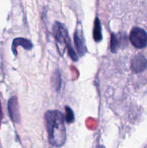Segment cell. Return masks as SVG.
Here are the masks:
<instances>
[{
  "mask_svg": "<svg viewBox=\"0 0 147 148\" xmlns=\"http://www.w3.org/2000/svg\"><path fill=\"white\" fill-rule=\"evenodd\" d=\"M93 37L96 42L101 41L102 39V28H101L100 21H99V19L98 17H97L95 20L93 30Z\"/></svg>",
  "mask_w": 147,
  "mask_h": 148,
  "instance_id": "9",
  "label": "cell"
},
{
  "mask_svg": "<svg viewBox=\"0 0 147 148\" xmlns=\"http://www.w3.org/2000/svg\"><path fill=\"white\" fill-rule=\"evenodd\" d=\"M2 116H3L2 109H1V103H0V125H1V120H2Z\"/></svg>",
  "mask_w": 147,
  "mask_h": 148,
  "instance_id": "12",
  "label": "cell"
},
{
  "mask_svg": "<svg viewBox=\"0 0 147 148\" xmlns=\"http://www.w3.org/2000/svg\"><path fill=\"white\" fill-rule=\"evenodd\" d=\"M7 108H8L9 115L11 119L14 122H18L20 121V116L17 97L14 96L9 100Z\"/></svg>",
  "mask_w": 147,
  "mask_h": 148,
  "instance_id": "5",
  "label": "cell"
},
{
  "mask_svg": "<svg viewBox=\"0 0 147 148\" xmlns=\"http://www.w3.org/2000/svg\"><path fill=\"white\" fill-rule=\"evenodd\" d=\"M130 40L137 49H143L147 45V33L140 27H134L130 33Z\"/></svg>",
  "mask_w": 147,
  "mask_h": 148,
  "instance_id": "3",
  "label": "cell"
},
{
  "mask_svg": "<svg viewBox=\"0 0 147 148\" xmlns=\"http://www.w3.org/2000/svg\"><path fill=\"white\" fill-rule=\"evenodd\" d=\"M147 67V60L143 55L138 54L131 59V69L135 73H139Z\"/></svg>",
  "mask_w": 147,
  "mask_h": 148,
  "instance_id": "4",
  "label": "cell"
},
{
  "mask_svg": "<svg viewBox=\"0 0 147 148\" xmlns=\"http://www.w3.org/2000/svg\"><path fill=\"white\" fill-rule=\"evenodd\" d=\"M53 36L56 38L57 43V48L61 55H63L64 53V50L68 49V53L69 56L71 58L72 60L77 61L78 56L75 53L74 49L71 46L70 39H69L68 31L64 25L59 22H56L53 25Z\"/></svg>",
  "mask_w": 147,
  "mask_h": 148,
  "instance_id": "2",
  "label": "cell"
},
{
  "mask_svg": "<svg viewBox=\"0 0 147 148\" xmlns=\"http://www.w3.org/2000/svg\"><path fill=\"white\" fill-rule=\"evenodd\" d=\"M51 81L52 84L55 87L56 90H59L61 88V77L59 71H56V72L53 73L51 77Z\"/></svg>",
  "mask_w": 147,
  "mask_h": 148,
  "instance_id": "10",
  "label": "cell"
},
{
  "mask_svg": "<svg viewBox=\"0 0 147 148\" xmlns=\"http://www.w3.org/2000/svg\"><path fill=\"white\" fill-rule=\"evenodd\" d=\"M45 121L50 144L57 147L63 146L66 140L63 114L59 111H48L45 114Z\"/></svg>",
  "mask_w": 147,
  "mask_h": 148,
  "instance_id": "1",
  "label": "cell"
},
{
  "mask_svg": "<svg viewBox=\"0 0 147 148\" xmlns=\"http://www.w3.org/2000/svg\"><path fill=\"white\" fill-rule=\"evenodd\" d=\"M125 39V37L122 35H116L115 33H112L110 40V49L112 52H117V51L120 49L121 45L122 44V41Z\"/></svg>",
  "mask_w": 147,
  "mask_h": 148,
  "instance_id": "8",
  "label": "cell"
},
{
  "mask_svg": "<svg viewBox=\"0 0 147 148\" xmlns=\"http://www.w3.org/2000/svg\"><path fill=\"white\" fill-rule=\"evenodd\" d=\"M19 46H22L26 50H30L33 49V43L31 41L23 38H17L14 39L12 45V51L14 55H17V49Z\"/></svg>",
  "mask_w": 147,
  "mask_h": 148,
  "instance_id": "7",
  "label": "cell"
},
{
  "mask_svg": "<svg viewBox=\"0 0 147 148\" xmlns=\"http://www.w3.org/2000/svg\"><path fill=\"white\" fill-rule=\"evenodd\" d=\"M74 43L76 46L78 53L80 56H83L86 52V47H85L84 40V36L82 35V31L81 28H76L74 33Z\"/></svg>",
  "mask_w": 147,
  "mask_h": 148,
  "instance_id": "6",
  "label": "cell"
},
{
  "mask_svg": "<svg viewBox=\"0 0 147 148\" xmlns=\"http://www.w3.org/2000/svg\"><path fill=\"white\" fill-rule=\"evenodd\" d=\"M66 111V115H65V119L68 124H71L74 121V112L71 110V108L69 106H66L65 108Z\"/></svg>",
  "mask_w": 147,
  "mask_h": 148,
  "instance_id": "11",
  "label": "cell"
}]
</instances>
